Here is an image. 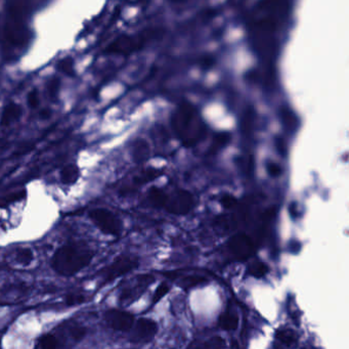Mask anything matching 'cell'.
Here are the masks:
<instances>
[{"mask_svg": "<svg viewBox=\"0 0 349 349\" xmlns=\"http://www.w3.org/2000/svg\"><path fill=\"white\" fill-rule=\"evenodd\" d=\"M172 128L186 147L195 146L205 133V127L198 119L195 109L188 104L179 107L174 114Z\"/></svg>", "mask_w": 349, "mask_h": 349, "instance_id": "1", "label": "cell"}, {"mask_svg": "<svg viewBox=\"0 0 349 349\" xmlns=\"http://www.w3.org/2000/svg\"><path fill=\"white\" fill-rule=\"evenodd\" d=\"M92 257L93 254L89 250L66 245L55 251L51 259V266L56 274L71 277L86 268Z\"/></svg>", "mask_w": 349, "mask_h": 349, "instance_id": "2", "label": "cell"}, {"mask_svg": "<svg viewBox=\"0 0 349 349\" xmlns=\"http://www.w3.org/2000/svg\"><path fill=\"white\" fill-rule=\"evenodd\" d=\"M89 218L104 234L118 236L122 230L121 220L107 209H93L89 212Z\"/></svg>", "mask_w": 349, "mask_h": 349, "instance_id": "3", "label": "cell"}, {"mask_svg": "<svg viewBox=\"0 0 349 349\" xmlns=\"http://www.w3.org/2000/svg\"><path fill=\"white\" fill-rule=\"evenodd\" d=\"M195 206L194 196L184 190H177L167 195V200L164 208L171 214L184 215L188 214Z\"/></svg>", "mask_w": 349, "mask_h": 349, "instance_id": "4", "label": "cell"}, {"mask_svg": "<svg viewBox=\"0 0 349 349\" xmlns=\"http://www.w3.org/2000/svg\"><path fill=\"white\" fill-rule=\"evenodd\" d=\"M138 266V260L136 258L126 256V255H121L117 257L112 264L107 266L102 273V279L104 283H110L117 278L124 276L131 271L135 270Z\"/></svg>", "mask_w": 349, "mask_h": 349, "instance_id": "5", "label": "cell"}, {"mask_svg": "<svg viewBox=\"0 0 349 349\" xmlns=\"http://www.w3.org/2000/svg\"><path fill=\"white\" fill-rule=\"evenodd\" d=\"M229 248L237 259H248L255 252L254 242L245 234L232 237L229 241Z\"/></svg>", "mask_w": 349, "mask_h": 349, "instance_id": "6", "label": "cell"}, {"mask_svg": "<svg viewBox=\"0 0 349 349\" xmlns=\"http://www.w3.org/2000/svg\"><path fill=\"white\" fill-rule=\"evenodd\" d=\"M106 322L113 330L120 332L129 331L134 324V317L127 312L111 310L106 313Z\"/></svg>", "mask_w": 349, "mask_h": 349, "instance_id": "7", "label": "cell"}, {"mask_svg": "<svg viewBox=\"0 0 349 349\" xmlns=\"http://www.w3.org/2000/svg\"><path fill=\"white\" fill-rule=\"evenodd\" d=\"M158 331L157 324L150 319H139L134 327L132 342L145 343L150 342Z\"/></svg>", "mask_w": 349, "mask_h": 349, "instance_id": "8", "label": "cell"}, {"mask_svg": "<svg viewBox=\"0 0 349 349\" xmlns=\"http://www.w3.org/2000/svg\"><path fill=\"white\" fill-rule=\"evenodd\" d=\"M150 157V147L145 139H137L132 147V159L135 163H142Z\"/></svg>", "mask_w": 349, "mask_h": 349, "instance_id": "9", "label": "cell"}, {"mask_svg": "<svg viewBox=\"0 0 349 349\" xmlns=\"http://www.w3.org/2000/svg\"><path fill=\"white\" fill-rule=\"evenodd\" d=\"M59 176L64 184L71 186L75 183L79 178V168L74 164L67 165L61 169Z\"/></svg>", "mask_w": 349, "mask_h": 349, "instance_id": "10", "label": "cell"}, {"mask_svg": "<svg viewBox=\"0 0 349 349\" xmlns=\"http://www.w3.org/2000/svg\"><path fill=\"white\" fill-rule=\"evenodd\" d=\"M148 198L154 207L164 208L166 200H167V194L163 192L161 189L153 187L150 189L148 193Z\"/></svg>", "mask_w": 349, "mask_h": 349, "instance_id": "11", "label": "cell"}, {"mask_svg": "<svg viewBox=\"0 0 349 349\" xmlns=\"http://www.w3.org/2000/svg\"><path fill=\"white\" fill-rule=\"evenodd\" d=\"M239 326V318L235 314L224 313L219 318V327L224 331H235Z\"/></svg>", "mask_w": 349, "mask_h": 349, "instance_id": "12", "label": "cell"}, {"mask_svg": "<svg viewBox=\"0 0 349 349\" xmlns=\"http://www.w3.org/2000/svg\"><path fill=\"white\" fill-rule=\"evenodd\" d=\"M162 174V171L156 168H149L143 170L139 175L135 176L134 178V183L137 186H141L143 183L150 182L154 179H156L157 177H159Z\"/></svg>", "mask_w": 349, "mask_h": 349, "instance_id": "13", "label": "cell"}, {"mask_svg": "<svg viewBox=\"0 0 349 349\" xmlns=\"http://www.w3.org/2000/svg\"><path fill=\"white\" fill-rule=\"evenodd\" d=\"M231 139V134L227 133V132H222V133H218L215 135L212 146L209 150L210 154H216L218 151H220L221 149H223L230 141Z\"/></svg>", "mask_w": 349, "mask_h": 349, "instance_id": "14", "label": "cell"}, {"mask_svg": "<svg viewBox=\"0 0 349 349\" xmlns=\"http://www.w3.org/2000/svg\"><path fill=\"white\" fill-rule=\"evenodd\" d=\"M277 339L282 342L283 344H285L286 346H292L297 342V336L296 334L291 331V330H282L279 331L276 335Z\"/></svg>", "mask_w": 349, "mask_h": 349, "instance_id": "15", "label": "cell"}, {"mask_svg": "<svg viewBox=\"0 0 349 349\" xmlns=\"http://www.w3.org/2000/svg\"><path fill=\"white\" fill-rule=\"evenodd\" d=\"M20 114V111H19V108L16 107V106H10L8 107L4 113H3V116L1 118V125L2 126H6L8 124H10L13 120L17 119L18 116Z\"/></svg>", "mask_w": 349, "mask_h": 349, "instance_id": "16", "label": "cell"}, {"mask_svg": "<svg viewBox=\"0 0 349 349\" xmlns=\"http://www.w3.org/2000/svg\"><path fill=\"white\" fill-rule=\"evenodd\" d=\"M33 258H34L33 252L28 248H20L16 251L15 259H16L17 263H19L23 266L30 265L33 261Z\"/></svg>", "mask_w": 349, "mask_h": 349, "instance_id": "17", "label": "cell"}, {"mask_svg": "<svg viewBox=\"0 0 349 349\" xmlns=\"http://www.w3.org/2000/svg\"><path fill=\"white\" fill-rule=\"evenodd\" d=\"M25 196H26V191H20V192L13 193V194L7 195L5 197H2V198H0V208L7 207L9 204L22 200L23 198H25Z\"/></svg>", "mask_w": 349, "mask_h": 349, "instance_id": "18", "label": "cell"}, {"mask_svg": "<svg viewBox=\"0 0 349 349\" xmlns=\"http://www.w3.org/2000/svg\"><path fill=\"white\" fill-rule=\"evenodd\" d=\"M269 273V266L263 262H255L249 269V274L255 278H262Z\"/></svg>", "mask_w": 349, "mask_h": 349, "instance_id": "19", "label": "cell"}, {"mask_svg": "<svg viewBox=\"0 0 349 349\" xmlns=\"http://www.w3.org/2000/svg\"><path fill=\"white\" fill-rule=\"evenodd\" d=\"M57 345H58V343H57V340L54 336L45 335L39 340L36 347L41 349H53L56 348Z\"/></svg>", "mask_w": 349, "mask_h": 349, "instance_id": "20", "label": "cell"}, {"mask_svg": "<svg viewBox=\"0 0 349 349\" xmlns=\"http://www.w3.org/2000/svg\"><path fill=\"white\" fill-rule=\"evenodd\" d=\"M206 282V279L203 277H199V276H191V277H187L181 281V286L183 289H191L193 287H196L202 283Z\"/></svg>", "mask_w": 349, "mask_h": 349, "instance_id": "21", "label": "cell"}, {"mask_svg": "<svg viewBox=\"0 0 349 349\" xmlns=\"http://www.w3.org/2000/svg\"><path fill=\"white\" fill-rule=\"evenodd\" d=\"M169 290H170V288H169V286H168L166 283L161 284V285L157 288V290H156V292H155V294H154L153 303L155 304V303L159 302V301H160V300L169 292Z\"/></svg>", "mask_w": 349, "mask_h": 349, "instance_id": "22", "label": "cell"}, {"mask_svg": "<svg viewBox=\"0 0 349 349\" xmlns=\"http://www.w3.org/2000/svg\"><path fill=\"white\" fill-rule=\"evenodd\" d=\"M220 204L224 209H232L238 204V200L232 195H224L220 199Z\"/></svg>", "mask_w": 349, "mask_h": 349, "instance_id": "23", "label": "cell"}, {"mask_svg": "<svg viewBox=\"0 0 349 349\" xmlns=\"http://www.w3.org/2000/svg\"><path fill=\"white\" fill-rule=\"evenodd\" d=\"M70 335L75 341H80L86 335V329L83 327H74L70 331Z\"/></svg>", "mask_w": 349, "mask_h": 349, "instance_id": "24", "label": "cell"}, {"mask_svg": "<svg viewBox=\"0 0 349 349\" xmlns=\"http://www.w3.org/2000/svg\"><path fill=\"white\" fill-rule=\"evenodd\" d=\"M84 301H85V297L83 295H80V294H70L66 298V303L69 306L77 305V304L83 303Z\"/></svg>", "mask_w": 349, "mask_h": 349, "instance_id": "25", "label": "cell"}, {"mask_svg": "<svg viewBox=\"0 0 349 349\" xmlns=\"http://www.w3.org/2000/svg\"><path fill=\"white\" fill-rule=\"evenodd\" d=\"M252 124H253L252 115H251V113H248V114H246V116L244 117L243 124H242V131H243L245 134H249V133L251 132V129H252Z\"/></svg>", "mask_w": 349, "mask_h": 349, "instance_id": "26", "label": "cell"}, {"mask_svg": "<svg viewBox=\"0 0 349 349\" xmlns=\"http://www.w3.org/2000/svg\"><path fill=\"white\" fill-rule=\"evenodd\" d=\"M225 344H224V341L222 338L220 337H214L212 338L211 340L207 341V343H205L204 345H202L203 347H207V348H220V347H223Z\"/></svg>", "mask_w": 349, "mask_h": 349, "instance_id": "27", "label": "cell"}, {"mask_svg": "<svg viewBox=\"0 0 349 349\" xmlns=\"http://www.w3.org/2000/svg\"><path fill=\"white\" fill-rule=\"evenodd\" d=\"M276 149H277V151L279 152V154L281 155V156H286L287 155V145H286V141L283 139V138H281V137H278L277 139H276Z\"/></svg>", "mask_w": 349, "mask_h": 349, "instance_id": "28", "label": "cell"}, {"mask_svg": "<svg viewBox=\"0 0 349 349\" xmlns=\"http://www.w3.org/2000/svg\"><path fill=\"white\" fill-rule=\"evenodd\" d=\"M268 171H269L270 175H272L274 177H278L279 175L282 174V168L278 164L273 163V162L268 164Z\"/></svg>", "mask_w": 349, "mask_h": 349, "instance_id": "29", "label": "cell"}, {"mask_svg": "<svg viewBox=\"0 0 349 349\" xmlns=\"http://www.w3.org/2000/svg\"><path fill=\"white\" fill-rule=\"evenodd\" d=\"M283 120H284V123L287 127H289V128H295L296 127V120L294 119V117L292 116V114L290 112L284 113Z\"/></svg>", "mask_w": 349, "mask_h": 349, "instance_id": "30", "label": "cell"}, {"mask_svg": "<svg viewBox=\"0 0 349 349\" xmlns=\"http://www.w3.org/2000/svg\"><path fill=\"white\" fill-rule=\"evenodd\" d=\"M29 104L31 107H36L38 105V97H37L36 92H32L29 95Z\"/></svg>", "mask_w": 349, "mask_h": 349, "instance_id": "31", "label": "cell"}, {"mask_svg": "<svg viewBox=\"0 0 349 349\" xmlns=\"http://www.w3.org/2000/svg\"><path fill=\"white\" fill-rule=\"evenodd\" d=\"M298 207H297V204L296 203H292L290 205V214L293 216V217H296L298 215Z\"/></svg>", "mask_w": 349, "mask_h": 349, "instance_id": "32", "label": "cell"}, {"mask_svg": "<svg viewBox=\"0 0 349 349\" xmlns=\"http://www.w3.org/2000/svg\"><path fill=\"white\" fill-rule=\"evenodd\" d=\"M0 346H1V344H0Z\"/></svg>", "mask_w": 349, "mask_h": 349, "instance_id": "33", "label": "cell"}]
</instances>
